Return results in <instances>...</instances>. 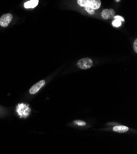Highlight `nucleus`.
Returning <instances> with one entry per match:
<instances>
[{
    "mask_svg": "<svg viewBox=\"0 0 137 154\" xmlns=\"http://www.w3.org/2000/svg\"><path fill=\"white\" fill-rule=\"evenodd\" d=\"M114 19H116V20H118L119 21H120L121 22H124V19L123 17H122L121 16H120V15H115V16L113 17Z\"/></svg>",
    "mask_w": 137,
    "mask_h": 154,
    "instance_id": "nucleus-11",
    "label": "nucleus"
},
{
    "mask_svg": "<svg viewBox=\"0 0 137 154\" xmlns=\"http://www.w3.org/2000/svg\"><path fill=\"white\" fill-rule=\"evenodd\" d=\"M129 128L127 127L124 126V125H119V126H116L113 128V131L117 132V133H124L127 131H128Z\"/></svg>",
    "mask_w": 137,
    "mask_h": 154,
    "instance_id": "nucleus-7",
    "label": "nucleus"
},
{
    "mask_svg": "<svg viewBox=\"0 0 137 154\" xmlns=\"http://www.w3.org/2000/svg\"><path fill=\"white\" fill-rule=\"evenodd\" d=\"M115 1H116V2H119L120 1V0H115Z\"/></svg>",
    "mask_w": 137,
    "mask_h": 154,
    "instance_id": "nucleus-13",
    "label": "nucleus"
},
{
    "mask_svg": "<svg viewBox=\"0 0 137 154\" xmlns=\"http://www.w3.org/2000/svg\"><path fill=\"white\" fill-rule=\"evenodd\" d=\"M85 11L89 13V14L90 15H94L95 14V10L94 9H92V8H87V7H85Z\"/></svg>",
    "mask_w": 137,
    "mask_h": 154,
    "instance_id": "nucleus-8",
    "label": "nucleus"
},
{
    "mask_svg": "<svg viewBox=\"0 0 137 154\" xmlns=\"http://www.w3.org/2000/svg\"><path fill=\"white\" fill-rule=\"evenodd\" d=\"M113 24V26H114V27H119L121 26V24H122V22L118 20H116V19H114V20L113 22L112 23Z\"/></svg>",
    "mask_w": 137,
    "mask_h": 154,
    "instance_id": "nucleus-9",
    "label": "nucleus"
},
{
    "mask_svg": "<svg viewBox=\"0 0 137 154\" xmlns=\"http://www.w3.org/2000/svg\"><path fill=\"white\" fill-rule=\"evenodd\" d=\"M12 20V15L11 14H6L0 18V25L3 27H6Z\"/></svg>",
    "mask_w": 137,
    "mask_h": 154,
    "instance_id": "nucleus-3",
    "label": "nucleus"
},
{
    "mask_svg": "<svg viewBox=\"0 0 137 154\" xmlns=\"http://www.w3.org/2000/svg\"><path fill=\"white\" fill-rule=\"evenodd\" d=\"M38 3L39 0H30V1H28L24 4V7L26 9H32L36 7Z\"/></svg>",
    "mask_w": 137,
    "mask_h": 154,
    "instance_id": "nucleus-6",
    "label": "nucleus"
},
{
    "mask_svg": "<svg viewBox=\"0 0 137 154\" xmlns=\"http://www.w3.org/2000/svg\"><path fill=\"white\" fill-rule=\"evenodd\" d=\"M78 4L81 7H87L95 10L100 8V0H78Z\"/></svg>",
    "mask_w": 137,
    "mask_h": 154,
    "instance_id": "nucleus-1",
    "label": "nucleus"
},
{
    "mask_svg": "<svg viewBox=\"0 0 137 154\" xmlns=\"http://www.w3.org/2000/svg\"><path fill=\"white\" fill-rule=\"evenodd\" d=\"M74 122V124H76L78 125H79V126H84L86 124L85 122H83L81 120H75Z\"/></svg>",
    "mask_w": 137,
    "mask_h": 154,
    "instance_id": "nucleus-10",
    "label": "nucleus"
},
{
    "mask_svg": "<svg viewBox=\"0 0 137 154\" xmlns=\"http://www.w3.org/2000/svg\"><path fill=\"white\" fill-rule=\"evenodd\" d=\"M45 82L44 80H41L38 83L35 84L34 85H33L30 89V93L32 95L36 94L37 92L45 85Z\"/></svg>",
    "mask_w": 137,
    "mask_h": 154,
    "instance_id": "nucleus-5",
    "label": "nucleus"
},
{
    "mask_svg": "<svg viewBox=\"0 0 137 154\" xmlns=\"http://www.w3.org/2000/svg\"><path fill=\"white\" fill-rule=\"evenodd\" d=\"M93 65V61L89 58H84L79 60L78 63V66L81 69H87L92 67Z\"/></svg>",
    "mask_w": 137,
    "mask_h": 154,
    "instance_id": "nucleus-2",
    "label": "nucleus"
},
{
    "mask_svg": "<svg viewBox=\"0 0 137 154\" xmlns=\"http://www.w3.org/2000/svg\"><path fill=\"white\" fill-rule=\"evenodd\" d=\"M133 49L135 52L136 53L137 52V39H136L134 41V42H133Z\"/></svg>",
    "mask_w": 137,
    "mask_h": 154,
    "instance_id": "nucleus-12",
    "label": "nucleus"
},
{
    "mask_svg": "<svg viewBox=\"0 0 137 154\" xmlns=\"http://www.w3.org/2000/svg\"><path fill=\"white\" fill-rule=\"evenodd\" d=\"M115 16V11L112 9H104L101 12V17L103 19L108 20L113 18Z\"/></svg>",
    "mask_w": 137,
    "mask_h": 154,
    "instance_id": "nucleus-4",
    "label": "nucleus"
}]
</instances>
